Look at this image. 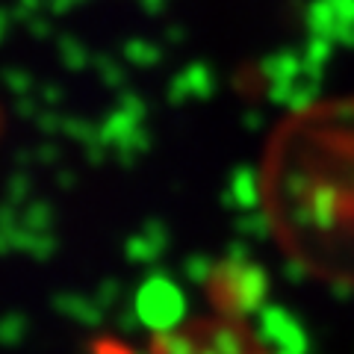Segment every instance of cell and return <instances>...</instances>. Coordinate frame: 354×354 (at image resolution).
I'll use <instances>...</instances> for the list:
<instances>
[{
    "label": "cell",
    "mask_w": 354,
    "mask_h": 354,
    "mask_svg": "<svg viewBox=\"0 0 354 354\" xmlns=\"http://www.w3.org/2000/svg\"><path fill=\"white\" fill-rule=\"evenodd\" d=\"M92 354H281L245 310L236 281H209L207 301L142 339L104 337Z\"/></svg>",
    "instance_id": "obj_1"
}]
</instances>
